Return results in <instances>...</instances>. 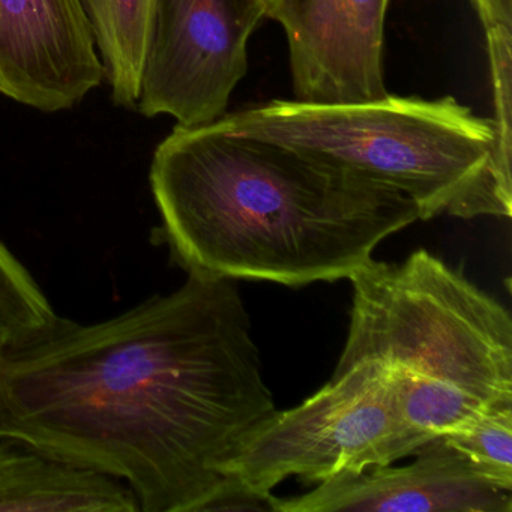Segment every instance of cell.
I'll return each instance as SVG.
<instances>
[{
	"instance_id": "obj_1",
	"label": "cell",
	"mask_w": 512,
	"mask_h": 512,
	"mask_svg": "<svg viewBox=\"0 0 512 512\" xmlns=\"http://www.w3.org/2000/svg\"><path fill=\"white\" fill-rule=\"evenodd\" d=\"M274 395L232 280L167 295L0 352V439L124 482L143 512L215 511L220 463Z\"/></svg>"
},
{
	"instance_id": "obj_2",
	"label": "cell",
	"mask_w": 512,
	"mask_h": 512,
	"mask_svg": "<svg viewBox=\"0 0 512 512\" xmlns=\"http://www.w3.org/2000/svg\"><path fill=\"white\" fill-rule=\"evenodd\" d=\"M149 181L173 259L205 278L349 280L385 239L421 221L394 188L212 124L178 125L155 149Z\"/></svg>"
},
{
	"instance_id": "obj_3",
	"label": "cell",
	"mask_w": 512,
	"mask_h": 512,
	"mask_svg": "<svg viewBox=\"0 0 512 512\" xmlns=\"http://www.w3.org/2000/svg\"><path fill=\"white\" fill-rule=\"evenodd\" d=\"M349 281L337 367L388 370L404 419L424 442L512 403L511 314L461 272L418 250L401 263L373 260Z\"/></svg>"
},
{
	"instance_id": "obj_4",
	"label": "cell",
	"mask_w": 512,
	"mask_h": 512,
	"mask_svg": "<svg viewBox=\"0 0 512 512\" xmlns=\"http://www.w3.org/2000/svg\"><path fill=\"white\" fill-rule=\"evenodd\" d=\"M236 136L307 152L409 197L419 220L509 218L511 155L493 118L454 97L386 94L361 103L274 100L212 122Z\"/></svg>"
},
{
	"instance_id": "obj_5",
	"label": "cell",
	"mask_w": 512,
	"mask_h": 512,
	"mask_svg": "<svg viewBox=\"0 0 512 512\" xmlns=\"http://www.w3.org/2000/svg\"><path fill=\"white\" fill-rule=\"evenodd\" d=\"M424 443L404 419L395 377L358 362L335 368L299 406L257 422L223 458L220 473L271 508L272 490L290 476L322 482L395 463Z\"/></svg>"
},
{
	"instance_id": "obj_6",
	"label": "cell",
	"mask_w": 512,
	"mask_h": 512,
	"mask_svg": "<svg viewBox=\"0 0 512 512\" xmlns=\"http://www.w3.org/2000/svg\"><path fill=\"white\" fill-rule=\"evenodd\" d=\"M265 0H155L137 109L202 127L226 115L248 71Z\"/></svg>"
},
{
	"instance_id": "obj_7",
	"label": "cell",
	"mask_w": 512,
	"mask_h": 512,
	"mask_svg": "<svg viewBox=\"0 0 512 512\" xmlns=\"http://www.w3.org/2000/svg\"><path fill=\"white\" fill-rule=\"evenodd\" d=\"M391 0H272L266 17L289 44L295 100L361 103L388 94L383 79Z\"/></svg>"
},
{
	"instance_id": "obj_8",
	"label": "cell",
	"mask_w": 512,
	"mask_h": 512,
	"mask_svg": "<svg viewBox=\"0 0 512 512\" xmlns=\"http://www.w3.org/2000/svg\"><path fill=\"white\" fill-rule=\"evenodd\" d=\"M103 80L83 0H0V95L55 113Z\"/></svg>"
},
{
	"instance_id": "obj_9",
	"label": "cell",
	"mask_w": 512,
	"mask_h": 512,
	"mask_svg": "<svg viewBox=\"0 0 512 512\" xmlns=\"http://www.w3.org/2000/svg\"><path fill=\"white\" fill-rule=\"evenodd\" d=\"M404 466L343 472L301 496L271 497L277 512H512V491L479 475L443 436Z\"/></svg>"
},
{
	"instance_id": "obj_10",
	"label": "cell",
	"mask_w": 512,
	"mask_h": 512,
	"mask_svg": "<svg viewBox=\"0 0 512 512\" xmlns=\"http://www.w3.org/2000/svg\"><path fill=\"white\" fill-rule=\"evenodd\" d=\"M0 512H140V505L119 479L0 439Z\"/></svg>"
},
{
	"instance_id": "obj_11",
	"label": "cell",
	"mask_w": 512,
	"mask_h": 512,
	"mask_svg": "<svg viewBox=\"0 0 512 512\" xmlns=\"http://www.w3.org/2000/svg\"><path fill=\"white\" fill-rule=\"evenodd\" d=\"M113 103L137 109L155 0H83Z\"/></svg>"
},
{
	"instance_id": "obj_12",
	"label": "cell",
	"mask_w": 512,
	"mask_h": 512,
	"mask_svg": "<svg viewBox=\"0 0 512 512\" xmlns=\"http://www.w3.org/2000/svg\"><path fill=\"white\" fill-rule=\"evenodd\" d=\"M58 320L31 272L0 241V352L46 334Z\"/></svg>"
},
{
	"instance_id": "obj_13",
	"label": "cell",
	"mask_w": 512,
	"mask_h": 512,
	"mask_svg": "<svg viewBox=\"0 0 512 512\" xmlns=\"http://www.w3.org/2000/svg\"><path fill=\"white\" fill-rule=\"evenodd\" d=\"M445 437L470 466L497 487L512 491V403L485 410Z\"/></svg>"
},
{
	"instance_id": "obj_14",
	"label": "cell",
	"mask_w": 512,
	"mask_h": 512,
	"mask_svg": "<svg viewBox=\"0 0 512 512\" xmlns=\"http://www.w3.org/2000/svg\"><path fill=\"white\" fill-rule=\"evenodd\" d=\"M484 32L512 29V0H472Z\"/></svg>"
},
{
	"instance_id": "obj_15",
	"label": "cell",
	"mask_w": 512,
	"mask_h": 512,
	"mask_svg": "<svg viewBox=\"0 0 512 512\" xmlns=\"http://www.w3.org/2000/svg\"><path fill=\"white\" fill-rule=\"evenodd\" d=\"M266 2V7H268L269 4H271L272 0H265Z\"/></svg>"
}]
</instances>
